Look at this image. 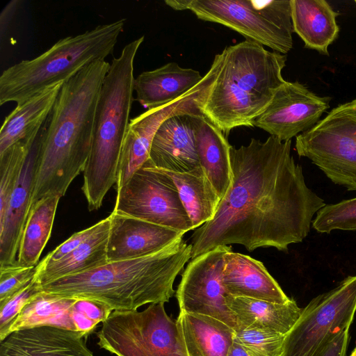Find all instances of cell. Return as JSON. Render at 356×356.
I'll return each instance as SVG.
<instances>
[{
  "instance_id": "1",
  "label": "cell",
  "mask_w": 356,
  "mask_h": 356,
  "mask_svg": "<svg viewBox=\"0 0 356 356\" xmlns=\"http://www.w3.org/2000/svg\"><path fill=\"white\" fill-rule=\"evenodd\" d=\"M291 147V140L273 136L231 147V186L213 218L191 235V259L232 244L250 252L287 251L307 236L314 216L326 204L307 186Z\"/></svg>"
},
{
  "instance_id": "2",
  "label": "cell",
  "mask_w": 356,
  "mask_h": 356,
  "mask_svg": "<svg viewBox=\"0 0 356 356\" xmlns=\"http://www.w3.org/2000/svg\"><path fill=\"white\" fill-rule=\"evenodd\" d=\"M110 65L106 60L92 62L63 83L44 123L30 210L42 198L62 197L83 171L99 95Z\"/></svg>"
},
{
  "instance_id": "3",
  "label": "cell",
  "mask_w": 356,
  "mask_h": 356,
  "mask_svg": "<svg viewBox=\"0 0 356 356\" xmlns=\"http://www.w3.org/2000/svg\"><path fill=\"white\" fill-rule=\"evenodd\" d=\"M191 259V246L180 238L155 253L108 262L92 270L40 286L42 291L100 302L113 311H134L147 304L165 303L173 284Z\"/></svg>"
},
{
  "instance_id": "4",
  "label": "cell",
  "mask_w": 356,
  "mask_h": 356,
  "mask_svg": "<svg viewBox=\"0 0 356 356\" xmlns=\"http://www.w3.org/2000/svg\"><path fill=\"white\" fill-rule=\"evenodd\" d=\"M218 72L200 106L202 113L227 136L253 122L286 81V56L245 40L225 47Z\"/></svg>"
},
{
  "instance_id": "5",
  "label": "cell",
  "mask_w": 356,
  "mask_h": 356,
  "mask_svg": "<svg viewBox=\"0 0 356 356\" xmlns=\"http://www.w3.org/2000/svg\"><path fill=\"white\" fill-rule=\"evenodd\" d=\"M144 36L126 44L113 58L103 81L97 102L91 148L83 169L81 190L89 211L102 205L116 184L122 143L130 122L134 102V63Z\"/></svg>"
},
{
  "instance_id": "6",
  "label": "cell",
  "mask_w": 356,
  "mask_h": 356,
  "mask_svg": "<svg viewBox=\"0 0 356 356\" xmlns=\"http://www.w3.org/2000/svg\"><path fill=\"white\" fill-rule=\"evenodd\" d=\"M125 21L120 19L64 38L38 56L8 67L0 76V104L22 103L51 86L69 80L91 63L105 60L113 53Z\"/></svg>"
},
{
  "instance_id": "7",
  "label": "cell",
  "mask_w": 356,
  "mask_h": 356,
  "mask_svg": "<svg viewBox=\"0 0 356 356\" xmlns=\"http://www.w3.org/2000/svg\"><path fill=\"white\" fill-rule=\"evenodd\" d=\"M175 10H189L198 19L222 24L286 54L293 47L291 0H167Z\"/></svg>"
},
{
  "instance_id": "8",
  "label": "cell",
  "mask_w": 356,
  "mask_h": 356,
  "mask_svg": "<svg viewBox=\"0 0 356 356\" xmlns=\"http://www.w3.org/2000/svg\"><path fill=\"white\" fill-rule=\"evenodd\" d=\"M96 336L99 348L115 356H188L177 321L164 303L140 312L113 311Z\"/></svg>"
},
{
  "instance_id": "9",
  "label": "cell",
  "mask_w": 356,
  "mask_h": 356,
  "mask_svg": "<svg viewBox=\"0 0 356 356\" xmlns=\"http://www.w3.org/2000/svg\"><path fill=\"white\" fill-rule=\"evenodd\" d=\"M296 149L333 183L356 191V99L339 104L297 136Z\"/></svg>"
},
{
  "instance_id": "10",
  "label": "cell",
  "mask_w": 356,
  "mask_h": 356,
  "mask_svg": "<svg viewBox=\"0 0 356 356\" xmlns=\"http://www.w3.org/2000/svg\"><path fill=\"white\" fill-rule=\"evenodd\" d=\"M356 313V275L310 300L286 334L281 356H319L338 333L350 329Z\"/></svg>"
},
{
  "instance_id": "11",
  "label": "cell",
  "mask_w": 356,
  "mask_h": 356,
  "mask_svg": "<svg viewBox=\"0 0 356 356\" xmlns=\"http://www.w3.org/2000/svg\"><path fill=\"white\" fill-rule=\"evenodd\" d=\"M116 192L113 211L184 233L194 229L172 178L147 162Z\"/></svg>"
},
{
  "instance_id": "12",
  "label": "cell",
  "mask_w": 356,
  "mask_h": 356,
  "mask_svg": "<svg viewBox=\"0 0 356 356\" xmlns=\"http://www.w3.org/2000/svg\"><path fill=\"white\" fill-rule=\"evenodd\" d=\"M230 245H220L191 259L176 291L179 311L217 318L236 330V319L226 303L222 284L225 254Z\"/></svg>"
},
{
  "instance_id": "13",
  "label": "cell",
  "mask_w": 356,
  "mask_h": 356,
  "mask_svg": "<svg viewBox=\"0 0 356 356\" xmlns=\"http://www.w3.org/2000/svg\"><path fill=\"white\" fill-rule=\"evenodd\" d=\"M330 98L320 97L303 84L285 81L271 102L253 122L281 141L291 140L312 128L330 107Z\"/></svg>"
},
{
  "instance_id": "14",
  "label": "cell",
  "mask_w": 356,
  "mask_h": 356,
  "mask_svg": "<svg viewBox=\"0 0 356 356\" xmlns=\"http://www.w3.org/2000/svg\"><path fill=\"white\" fill-rule=\"evenodd\" d=\"M97 325L96 312L90 300L41 291L22 307L10 327L9 334L24 329L52 326L89 337Z\"/></svg>"
},
{
  "instance_id": "15",
  "label": "cell",
  "mask_w": 356,
  "mask_h": 356,
  "mask_svg": "<svg viewBox=\"0 0 356 356\" xmlns=\"http://www.w3.org/2000/svg\"><path fill=\"white\" fill-rule=\"evenodd\" d=\"M202 112H184L165 120L157 129L147 162L174 172H188L200 167L197 152L196 118Z\"/></svg>"
},
{
  "instance_id": "16",
  "label": "cell",
  "mask_w": 356,
  "mask_h": 356,
  "mask_svg": "<svg viewBox=\"0 0 356 356\" xmlns=\"http://www.w3.org/2000/svg\"><path fill=\"white\" fill-rule=\"evenodd\" d=\"M108 262L131 259L159 252L185 234L113 211L109 216Z\"/></svg>"
},
{
  "instance_id": "17",
  "label": "cell",
  "mask_w": 356,
  "mask_h": 356,
  "mask_svg": "<svg viewBox=\"0 0 356 356\" xmlns=\"http://www.w3.org/2000/svg\"><path fill=\"white\" fill-rule=\"evenodd\" d=\"M44 126L29 147L6 211L0 219V267L18 265L19 246L29 213Z\"/></svg>"
},
{
  "instance_id": "18",
  "label": "cell",
  "mask_w": 356,
  "mask_h": 356,
  "mask_svg": "<svg viewBox=\"0 0 356 356\" xmlns=\"http://www.w3.org/2000/svg\"><path fill=\"white\" fill-rule=\"evenodd\" d=\"M88 336L52 326L24 329L0 341V356H95Z\"/></svg>"
},
{
  "instance_id": "19",
  "label": "cell",
  "mask_w": 356,
  "mask_h": 356,
  "mask_svg": "<svg viewBox=\"0 0 356 356\" xmlns=\"http://www.w3.org/2000/svg\"><path fill=\"white\" fill-rule=\"evenodd\" d=\"M222 284L226 293L284 304L290 301L277 281L259 260L232 250L225 255Z\"/></svg>"
},
{
  "instance_id": "20",
  "label": "cell",
  "mask_w": 356,
  "mask_h": 356,
  "mask_svg": "<svg viewBox=\"0 0 356 356\" xmlns=\"http://www.w3.org/2000/svg\"><path fill=\"white\" fill-rule=\"evenodd\" d=\"M203 79L192 68H184L175 62L145 71L134 80L136 100L148 109L168 104L183 96Z\"/></svg>"
},
{
  "instance_id": "21",
  "label": "cell",
  "mask_w": 356,
  "mask_h": 356,
  "mask_svg": "<svg viewBox=\"0 0 356 356\" xmlns=\"http://www.w3.org/2000/svg\"><path fill=\"white\" fill-rule=\"evenodd\" d=\"M241 330H262L286 335L299 318L302 309L291 299L280 304L245 297L226 296Z\"/></svg>"
},
{
  "instance_id": "22",
  "label": "cell",
  "mask_w": 356,
  "mask_h": 356,
  "mask_svg": "<svg viewBox=\"0 0 356 356\" xmlns=\"http://www.w3.org/2000/svg\"><path fill=\"white\" fill-rule=\"evenodd\" d=\"M195 140L200 164L220 199L232 183L231 145L223 132L202 113L197 115Z\"/></svg>"
},
{
  "instance_id": "23",
  "label": "cell",
  "mask_w": 356,
  "mask_h": 356,
  "mask_svg": "<svg viewBox=\"0 0 356 356\" xmlns=\"http://www.w3.org/2000/svg\"><path fill=\"white\" fill-rule=\"evenodd\" d=\"M63 83L51 86L17 104L5 118L0 131V154L40 130L53 109Z\"/></svg>"
},
{
  "instance_id": "24",
  "label": "cell",
  "mask_w": 356,
  "mask_h": 356,
  "mask_svg": "<svg viewBox=\"0 0 356 356\" xmlns=\"http://www.w3.org/2000/svg\"><path fill=\"white\" fill-rule=\"evenodd\" d=\"M293 32L305 47L329 55L328 47L339 33L334 11L325 0H291Z\"/></svg>"
},
{
  "instance_id": "25",
  "label": "cell",
  "mask_w": 356,
  "mask_h": 356,
  "mask_svg": "<svg viewBox=\"0 0 356 356\" xmlns=\"http://www.w3.org/2000/svg\"><path fill=\"white\" fill-rule=\"evenodd\" d=\"M177 323L188 356H227L235 330L211 316L179 311Z\"/></svg>"
},
{
  "instance_id": "26",
  "label": "cell",
  "mask_w": 356,
  "mask_h": 356,
  "mask_svg": "<svg viewBox=\"0 0 356 356\" xmlns=\"http://www.w3.org/2000/svg\"><path fill=\"white\" fill-rule=\"evenodd\" d=\"M99 222L95 232L65 257L43 267L39 261L37 280L40 286L57 279L84 273L108 263L107 247L110 232L109 216Z\"/></svg>"
},
{
  "instance_id": "27",
  "label": "cell",
  "mask_w": 356,
  "mask_h": 356,
  "mask_svg": "<svg viewBox=\"0 0 356 356\" xmlns=\"http://www.w3.org/2000/svg\"><path fill=\"white\" fill-rule=\"evenodd\" d=\"M161 170L170 177L175 184L193 229L201 227L213 218L221 199L201 166L188 172Z\"/></svg>"
},
{
  "instance_id": "28",
  "label": "cell",
  "mask_w": 356,
  "mask_h": 356,
  "mask_svg": "<svg viewBox=\"0 0 356 356\" xmlns=\"http://www.w3.org/2000/svg\"><path fill=\"white\" fill-rule=\"evenodd\" d=\"M61 197L49 196L40 200L31 209L20 239L17 263L20 266H35L48 242L57 206Z\"/></svg>"
},
{
  "instance_id": "29",
  "label": "cell",
  "mask_w": 356,
  "mask_h": 356,
  "mask_svg": "<svg viewBox=\"0 0 356 356\" xmlns=\"http://www.w3.org/2000/svg\"><path fill=\"white\" fill-rule=\"evenodd\" d=\"M39 131L15 143L0 154V219L6 211L29 147Z\"/></svg>"
},
{
  "instance_id": "30",
  "label": "cell",
  "mask_w": 356,
  "mask_h": 356,
  "mask_svg": "<svg viewBox=\"0 0 356 356\" xmlns=\"http://www.w3.org/2000/svg\"><path fill=\"white\" fill-rule=\"evenodd\" d=\"M312 225L320 233L356 231V197L325 204L317 212Z\"/></svg>"
},
{
  "instance_id": "31",
  "label": "cell",
  "mask_w": 356,
  "mask_h": 356,
  "mask_svg": "<svg viewBox=\"0 0 356 356\" xmlns=\"http://www.w3.org/2000/svg\"><path fill=\"white\" fill-rule=\"evenodd\" d=\"M286 335L262 330L235 332L234 341L245 346L254 356H281Z\"/></svg>"
},
{
  "instance_id": "32",
  "label": "cell",
  "mask_w": 356,
  "mask_h": 356,
  "mask_svg": "<svg viewBox=\"0 0 356 356\" xmlns=\"http://www.w3.org/2000/svg\"><path fill=\"white\" fill-rule=\"evenodd\" d=\"M36 276L29 284L0 305V341L8 336L11 325L25 304L41 291Z\"/></svg>"
},
{
  "instance_id": "33",
  "label": "cell",
  "mask_w": 356,
  "mask_h": 356,
  "mask_svg": "<svg viewBox=\"0 0 356 356\" xmlns=\"http://www.w3.org/2000/svg\"><path fill=\"white\" fill-rule=\"evenodd\" d=\"M39 264L0 267V305L29 284L37 275Z\"/></svg>"
},
{
  "instance_id": "34",
  "label": "cell",
  "mask_w": 356,
  "mask_h": 356,
  "mask_svg": "<svg viewBox=\"0 0 356 356\" xmlns=\"http://www.w3.org/2000/svg\"><path fill=\"white\" fill-rule=\"evenodd\" d=\"M99 226V222L72 234L68 239L56 247L41 260L42 266H49L67 256L90 237L98 229Z\"/></svg>"
},
{
  "instance_id": "35",
  "label": "cell",
  "mask_w": 356,
  "mask_h": 356,
  "mask_svg": "<svg viewBox=\"0 0 356 356\" xmlns=\"http://www.w3.org/2000/svg\"><path fill=\"white\" fill-rule=\"evenodd\" d=\"M349 330H344L335 335L329 341L319 356H347L350 337Z\"/></svg>"
},
{
  "instance_id": "36",
  "label": "cell",
  "mask_w": 356,
  "mask_h": 356,
  "mask_svg": "<svg viewBox=\"0 0 356 356\" xmlns=\"http://www.w3.org/2000/svg\"><path fill=\"white\" fill-rule=\"evenodd\" d=\"M19 1H10L3 10L1 14V35L8 29V24L11 22L17 8Z\"/></svg>"
},
{
  "instance_id": "37",
  "label": "cell",
  "mask_w": 356,
  "mask_h": 356,
  "mask_svg": "<svg viewBox=\"0 0 356 356\" xmlns=\"http://www.w3.org/2000/svg\"><path fill=\"white\" fill-rule=\"evenodd\" d=\"M227 356H254L245 346L234 341Z\"/></svg>"
},
{
  "instance_id": "38",
  "label": "cell",
  "mask_w": 356,
  "mask_h": 356,
  "mask_svg": "<svg viewBox=\"0 0 356 356\" xmlns=\"http://www.w3.org/2000/svg\"><path fill=\"white\" fill-rule=\"evenodd\" d=\"M350 356H356V346L354 348V349L353 350V351H352V353H351Z\"/></svg>"
},
{
  "instance_id": "39",
  "label": "cell",
  "mask_w": 356,
  "mask_h": 356,
  "mask_svg": "<svg viewBox=\"0 0 356 356\" xmlns=\"http://www.w3.org/2000/svg\"><path fill=\"white\" fill-rule=\"evenodd\" d=\"M355 2L356 3V0H355Z\"/></svg>"
}]
</instances>
